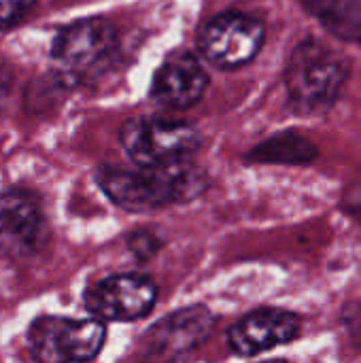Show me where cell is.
I'll use <instances>...</instances> for the list:
<instances>
[{"label": "cell", "instance_id": "cell-10", "mask_svg": "<svg viewBox=\"0 0 361 363\" xmlns=\"http://www.w3.org/2000/svg\"><path fill=\"white\" fill-rule=\"evenodd\" d=\"M300 317L283 308H260L243 317L228 332V345L236 355L253 357L296 340Z\"/></svg>", "mask_w": 361, "mask_h": 363}, {"label": "cell", "instance_id": "cell-1", "mask_svg": "<svg viewBox=\"0 0 361 363\" xmlns=\"http://www.w3.org/2000/svg\"><path fill=\"white\" fill-rule=\"evenodd\" d=\"M96 181L113 204L130 213H151L189 202L206 185L204 172L187 160L166 166H138V170L102 166Z\"/></svg>", "mask_w": 361, "mask_h": 363}, {"label": "cell", "instance_id": "cell-8", "mask_svg": "<svg viewBox=\"0 0 361 363\" xmlns=\"http://www.w3.org/2000/svg\"><path fill=\"white\" fill-rule=\"evenodd\" d=\"M157 287L143 274H115L98 281L85 294L87 311L102 321H136L155 306Z\"/></svg>", "mask_w": 361, "mask_h": 363}, {"label": "cell", "instance_id": "cell-2", "mask_svg": "<svg viewBox=\"0 0 361 363\" xmlns=\"http://www.w3.org/2000/svg\"><path fill=\"white\" fill-rule=\"evenodd\" d=\"M347 74L349 64L343 53L317 38L302 40L285 68L289 108L296 115H317L332 108Z\"/></svg>", "mask_w": 361, "mask_h": 363}, {"label": "cell", "instance_id": "cell-3", "mask_svg": "<svg viewBox=\"0 0 361 363\" xmlns=\"http://www.w3.org/2000/svg\"><path fill=\"white\" fill-rule=\"evenodd\" d=\"M128 157L138 166H166L194 155L200 147V132L194 123L170 117H134L119 130Z\"/></svg>", "mask_w": 361, "mask_h": 363}, {"label": "cell", "instance_id": "cell-15", "mask_svg": "<svg viewBox=\"0 0 361 363\" xmlns=\"http://www.w3.org/2000/svg\"><path fill=\"white\" fill-rule=\"evenodd\" d=\"M157 238H153L151 234H145V232H140V234H134L132 236V240H130V249L134 251V255L136 257H140V259H147V257H151L155 251H157Z\"/></svg>", "mask_w": 361, "mask_h": 363}, {"label": "cell", "instance_id": "cell-9", "mask_svg": "<svg viewBox=\"0 0 361 363\" xmlns=\"http://www.w3.org/2000/svg\"><path fill=\"white\" fill-rule=\"evenodd\" d=\"M215 317L204 306H189L166 315L143 336L147 357H177L198 349L213 332Z\"/></svg>", "mask_w": 361, "mask_h": 363}, {"label": "cell", "instance_id": "cell-14", "mask_svg": "<svg viewBox=\"0 0 361 363\" xmlns=\"http://www.w3.org/2000/svg\"><path fill=\"white\" fill-rule=\"evenodd\" d=\"M36 0H0V30L21 21Z\"/></svg>", "mask_w": 361, "mask_h": 363}, {"label": "cell", "instance_id": "cell-7", "mask_svg": "<svg viewBox=\"0 0 361 363\" xmlns=\"http://www.w3.org/2000/svg\"><path fill=\"white\" fill-rule=\"evenodd\" d=\"M45 240V217L36 194L6 189L0 194V255L11 262L36 253Z\"/></svg>", "mask_w": 361, "mask_h": 363}, {"label": "cell", "instance_id": "cell-6", "mask_svg": "<svg viewBox=\"0 0 361 363\" xmlns=\"http://www.w3.org/2000/svg\"><path fill=\"white\" fill-rule=\"evenodd\" d=\"M117 51V32L104 19H81L62 28L53 40L51 55L72 77L102 72Z\"/></svg>", "mask_w": 361, "mask_h": 363}, {"label": "cell", "instance_id": "cell-16", "mask_svg": "<svg viewBox=\"0 0 361 363\" xmlns=\"http://www.w3.org/2000/svg\"><path fill=\"white\" fill-rule=\"evenodd\" d=\"M343 208L351 217H355V219L361 221V185H355V187H351V189L345 191V196H343Z\"/></svg>", "mask_w": 361, "mask_h": 363}, {"label": "cell", "instance_id": "cell-5", "mask_svg": "<svg viewBox=\"0 0 361 363\" xmlns=\"http://www.w3.org/2000/svg\"><path fill=\"white\" fill-rule=\"evenodd\" d=\"M264 23L247 13H219L198 32L202 57L219 70H236L253 62L264 45Z\"/></svg>", "mask_w": 361, "mask_h": 363}, {"label": "cell", "instance_id": "cell-12", "mask_svg": "<svg viewBox=\"0 0 361 363\" xmlns=\"http://www.w3.org/2000/svg\"><path fill=\"white\" fill-rule=\"evenodd\" d=\"M336 38L361 43V0H300Z\"/></svg>", "mask_w": 361, "mask_h": 363}, {"label": "cell", "instance_id": "cell-11", "mask_svg": "<svg viewBox=\"0 0 361 363\" xmlns=\"http://www.w3.org/2000/svg\"><path fill=\"white\" fill-rule=\"evenodd\" d=\"M209 87V74L200 62L189 51L170 55L155 72L151 83V98L164 106L183 111L202 100Z\"/></svg>", "mask_w": 361, "mask_h": 363}, {"label": "cell", "instance_id": "cell-13", "mask_svg": "<svg viewBox=\"0 0 361 363\" xmlns=\"http://www.w3.org/2000/svg\"><path fill=\"white\" fill-rule=\"evenodd\" d=\"M315 157L317 147L296 132L274 134L249 153V160L262 164H311Z\"/></svg>", "mask_w": 361, "mask_h": 363}, {"label": "cell", "instance_id": "cell-4", "mask_svg": "<svg viewBox=\"0 0 361 363\" xmlns=\"http://www.w3.org/2000/svg\"><path fill=\"white\" fill-rule=\"evenodd\" d=\"M106 340L102 319L38 317L28 330V347L38 362H89Z\"/></svg>", "mask_w": 361, "mask_h": 363}]
</instances>
